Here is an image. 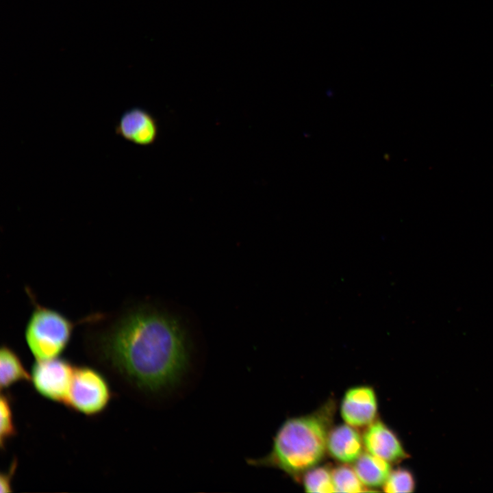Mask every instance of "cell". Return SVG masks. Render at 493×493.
Here are the masks:
<instances>
[{
    "label": "cell",
    "instance_id": "obj_1",
    "mask_svg": "<svg viewBox=\"0 0 493 493\" xmlns=\"http://www.w3.org/2000/svg\"><path fill=\"white\" fill-rule=\"evenodd\" d=\"M99 344L112 366L136 386L149 392L175 384L188 360L179 324L148 308L123 314L100 334Z\"/></svg>",
    "mask_w": 493,
    "mask_h": 493
},
{
    "label": "cell",
    "instance_id": "obj_2",
    "mask_svg": "<svg viewBox=\"0 0 493 493\" xmlns=\"http://www.w3.org/2000/svg\"><path fill=\"white\" fill-rule=\"evenodd\" d=\"M336 404L327 401L314 412L286 419L277 431L270 452L264 457L249 458L248 464L279 469L298 480L317 466L327 451Z\"/></svg>",
    "mask_w": 493,
    "mask_h": 493
},
{
    "label": "cell",
    "instance_id": "obj_3",
    "mask_svg": "<svg viewBox=\"0 0 493 493\" xmlns=\"http://www.w3.org/2000/svg\"><path fill=\"white\" fill-rule=\"evenodd\" d=\"M34 305L25 329L27 346L36 359L58 357L71 340L74 324L55 309Z\"/></svg>",
    "mask_w": 493,
    "mask_h": 493
},
{
    "label": "cell",
    "instance_id": "obj_4",
    "mask_svg": "<svg viewBox=\"0 0 493 493\" xmlns=\"http://www.w3.org/2000/svg\"><path fill=\"white\" fill-rule=\"evenodd\" d=\"M112 391L104 376L89 366L75 368L66 405L86 416L104 411L112 399Z\"/></svg>",
    "mask_w": 493,
    "mask_h": 493
},
{
    "label": "cell",
    "instance_id": "obj_5",
    "mask_svg": "<svg viewBox=\"0 0 493 493\" xmlns=\"http://www.w3.org/2000/svg\"><path fill=\"white\" fill-rule=\"evenodd\" d=\"M75 368L66 359L55 357L37 359L31 368L30 379L35 390L44 398L66 404Z\"/></svg>",
    "mask_w": 493,
    "mask_h": 493
},
{
    "label": "cell",
    "instance_id": "obj_6",
    "mask_svg": "<svg viewBox=\"0 0 493 493\" xmlns=\"http://www.w3.org/2000/svg\"><path fill=\"white\" fill-rule=\"evenodd\" d=\"M115 132L127 142L147 147L156 142L159 125L150 112L142 108L134 107L121 114L116 125Z\"/></svg>",
    "mask_w": 493,
    "mask_h": 493
},
{
    "label": "cell",
    "instance_id": "obj_7",
    "mask_svg": "<svg viewBox=\"0 0 493 493\" xmlns=\"http://www.w3.org/2000/svg\"><path fill=\"white\" fill-rule=\"evenodd\" d=\"M377 398L369 385L353 386L346 390L340 403V415L354 427H367L377 418Z\"/></svg>",
    "mask_w": 493,
    "mask_h": 493
},
{
    "label": "cell",
    "instance_id": "obj_8",
    "mask_svg": "<svg viewBox=\"0 0 493 493\" xmlns=\"http://www.w3.org/2000/svg\"><path fill=\"white\" fill-rule=\"evenodd\" d=\"M362 439L367 452L391 464L409 457L396 434L380 420L376 419L366 427Z\"/></svg>",
    "mask_w": 493,
    "mask_h": 493
},
{
    "label": "cell",
    "instance_id": "obj_9",
    "mask_svg": "<svg viewBox=\"0 0 493 493\" xmlns=\"http://www.w3.org/2000/svg\"><path fill=\"white\" fill-rule=\"evenodd\" d=\"M362 435L346 423L331 427L327 438V451L343 464L354 463L363 453Z\"/></svg>",
    "mask_w": 493,
    "mask_h": 493
},
{
    "label": "cell",
    "instance_id": "obj_10",
    "mask_svg": "<svg viewBox=\"0 0 493 493\" xmlns=\"http://www.w3.org/2000/svg\"><path fill=\"white\" fill-rule=\"evenodd\" d=\"M353 464L357 477L368 488L383 486L392 471L391 463L367 451Z\"/></svg>",
    "mask_w": 493,
    "mask_h": 493
},
{
    "label": "cell",
    "instance_id": "obj_11",
    "mask_svg": "<svg viewBox=\"0 0 493 493\" xmlns=\"http://www.w3.org/2000/svg\"><path fill=\"white\" fill-rule=\"evenodd\" d=\"M30 375L23 362L10 347L3 345L0 350V385L1 390L25 381L30 380Z\"/></svg>",
    "mask_w": 493,
    "mask_h": 493
},
{
    "label": "cell",
    "instance_id": "obj_12",
    "mask_svg": "<svg viewBox=\"0 0 493 493\" xmlns=\"http://www.w3.org/2000/svg\"><path fill=\"white\" fill-rule=\"evenodd\" d=\"M303 485L307 492H335L332 470L326 466H316L303 475Z\"/></svg>",
    "mask_w": 493,
    "mask_h": 493
},
{
    "label": "cell",
    "instance_id": "obj_13",
    "mask_svg": "<svg viewBox=\"0 0 493 493\" xmlns=\"http://www.w3.org/2000/svg\"><path fill=\"white\" fill-rule=\"evenodd\" d=\"M335 492L356 493L372 492L362 483L353 468L340 465L332 470Z\"/></svg>",
    "mask_w": 493,
    "mask_h": 493
},
{
    "label": "cell",
    "instance_id": "obj_14",
    "mask_svg": "<svg viewBox=\"0 0 493 493\" xmlns=\"http://www.w3.org/2000/svg\"><path fill=\"white\" fill-rule=\"evenodd\" d=\"M385 492H412L416 488V481L412 472L407 468H398L392 470L383 485Z\"/></svg>",
    "mask_w": 493,
    "mask_h": 493
},
{
    "label": "cell",
    "instance_id": "obj_15",
    "mask_svg": "<svg viewBox=\"0 0 493 493\" xmlns=\"http://www.w3.org/2000/svg\"><path fill=\"white\" fill-rule=\"evenodd\" d=\"M0 444L4 448L7 442L16 434L11 399L1 394L0 399Z\"/></svg>",
    "mask_w": 493,
    "mask_h": 493
},
{
    "label": "cell",
    "instance_id": "obj_16",
    "mask_svg": "<svg viewBox=\"0 0 493 493\" xmlns=\"http://www.w3.org/2000/svg\"><path fill=\"white\" fill-rule=\"evenodd\" d=\"M17 466V462L14 460L8 470V472L2 473L1 475V493H7L12 492L11 481L13 475L16 470Z\"/></svg>",
    "mask_w": 493,
    "mask_h": 493
}]
</instances>
